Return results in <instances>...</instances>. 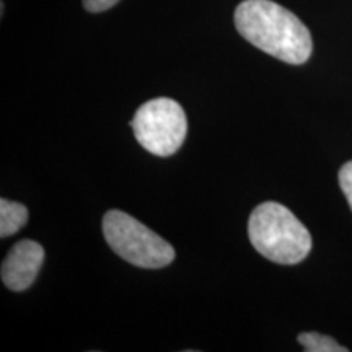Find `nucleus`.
<instances>
[{
  "label": "nucleus",
  "mask_w": 352,
  "mask_h": 352,
  "mask_svg": "<svg viewBox=\"0 0 352 352\" xmlns=\"http://www.w3.org/2000/svg\"><path fill=\"white\" fill-rule=\"evenodd\" d=\"M44 263V248L33 240H21L2 263V283L13 292H23L34 283Z\"/></svg>",
  "instance_id": "obj_5"
},
{
  "label": "nucleus",
  "mask_w": 352,
  "mask_h": 352,
  "mask_svg": "<svg viewBox=\"0 0 352 352\" xmlns=\"http://www.w3.org/2000/svg\"><path fill=\"white\" fill-rule=\"evenodd\" d=\"M103 235L118 256L142 270L165 267L175 259V250L168 241L121 210L104 214Z\"/></svg>",
  "instance_id": "obj_3"
},
{
  "label": "nucleus",
  "mask_w": 352,
  "mask_h": 352,
  "mask_svg": "<svg viewBox=\"0 0 352 352\" xmlns=\"http://www.w3.org/2000/svg\"><path fill=\"white\" fill-rule=\"evenodd\" d=\"M118 2L120 0H83V7H85V10L91 13H100L114 7Z\"/></svg>",
  "instance_id": "obj_9"
},
{
  "label": "nucleus",
  "mask_w": 352,
  "mask_h": 352,
  "mask_svg": "<svg viewBox=\"0 0 352 352\" xmlns=\"http://www.w3.org/2000/svg\"><path fill=\"white\" fill-rule=\"evenodd\" d=\"M338 179H340V186H341L342 195L346 196L347 202H349V208L352 210V160L341 166L340 175H338Z\"/></svg>",
  "instance_id": "obj_8"
},
{
  "label": "nucleus",
  "mask_w": 352,
  "mask_h": 352,
  "mask_svg": "<svg viewBox=\"0 0 352 352\" xmlns=\"http://www.w3.org/2000/svg\"><path fill=\"white\" fill-rule=\"evenodd\" d=\"M235 26L246 41L287 64L310 59L314 41L298 16L272 0H245L235 10Z\"/></svg>",
  "instance_id": "obj_1"
},
{
  "label": "nucleus",
  "mask_w": 352,
  "mask_h": 352,
  "mask_svg": "<svg viewBox=\"0 0 352 352\" xmlns=\"http://www.w3.org/2000/svg\"><path fill=\"white\" fill-rule=\"evenodd\" d=\"M250 241L264 258L277 264H297L311 250V235L290 209L279 202H263L250 215Z\"/></svg>",
  "instance_id": "obj_2"
},
{
  "label": "nucleus",
  "mask_w": 352,
  "mask_h": 352,
  "mask_svg": "<svg viewBox=\"0 0 352 352\" xmlns=\"http://www.w3.org/2000/svg\"><path fill=\"white\" fill-rule=\"evenodd\" d=\"M298 344L303 347L307 352H347L349 349L341 346L333 338L327 336V334L320 333H302L297 338Z\"/></svg>",
  "instance_id": "obj_7"
},
{
  "label": "nucleus",
  "mask_w": 352,
  "mask_h": 352,
  "mask_svg": "<svg viewBox=\"0 0 352 352\" xmlns=\"http://www.w3.org/2000/svg\"><path fill=\"white\" fill-rule=\"evenodd\" d=\"M28 220V209L20 202L0 199V236L15 235Z\"/></svg>",
  "instance_id": "obj_6"
},
{
  "label": "nucleus",
  "mask_w": 352,
  "mask_h": 352,
  "mask_svg": "<svg viewBox=\"0 0 352 352\" xmlns=\"http://www.w3.org/2000/svg\"><path fill=\"white\" fill-rule=\"evenodd\" d=\"M138 142L153 155L170 157L182 147L188 132L186 113L171 98L147 101L131 122Z\"/></svg>",
  "instance_id": "obj_4"
}]
</instances>
